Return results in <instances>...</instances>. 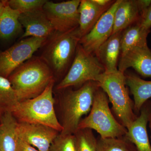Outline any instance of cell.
Segmentation results:
<instances>
[{"instance_id": "obj_1", "label": "cell", "mask_w": 151, "mask_h": 151, "mask_svg": "<svg viewBox=\"0 0 151 151\" xmlns=\"http://www.w3.org/2000/svg\"><path fill=\"white\" fill-rule=\"evenodd\" d=\"M19 102L37 97L45 90L54 76L40 57L32 56L8 77Z\"/></svg>"}, {"instance_id": "obj_2", "label": "cell", "mask_w": 151, "mask_h": 151, "mask_svg": "<svg viewBox=\"0 0 151 151\" xmlns=\"http://www.w3.org/2000/svg\"><path fill=\"white\" fill-rule=\"evenodd\" d=\"M55 80L42 93L32 99L21 101L11 111L18 122L42 124L62 132L63 127L57 118L54 108L53 89Z\"/></svg>"}, {"instance_id": "obj_3", "label": "cell", "mask_w": 151, "mask_h": 151, "mask_svg": "<svg viewBox=\"0 0 151 151\" xmlns=\"http://www.w3.org/2000/svg\"><path fill=\"white\" fill-rule=\"evenodd\" d=\"M81 38L78 27L66 32L55 31L47 39L40 57L54 76L61 75L69 69Z\"/></svg>"}, {"instance_id": "obj_4", "label": "cell", "mask_w": 151, "mask_h": 151, "mask_svg": "<svg viewBox=\"0 0 151 151\" xmlns=\"http://www.w3.org/2000/svg\"><path fill=\"white\" fill-rule=\"evenodd\" d=\"M99 87L97 82L91 81L76 90L65 91L62 100L63 130L60 134H75L82 117L90 112L94 93Z\"/></svg>"}, {"instance_id": "obj_5", "label": "cell", "mask_w": 151, "mask_h": 151, "mask_svg": "<svg viewBox=\"0 0 151 151\" xmlns=\"http://www.w3.org/2000/svg\"><path fill=\"white\" fill-rule=\"evenodd\" d=\"M96 82L108 96L113 112L120 123L128 129L138 116L134 111V101L130 98L125 73L118 70L110 73L104 72Z\"/></svg>"}, {"instance_id": "obj_6", "label": "cell", "mask_w": 151, "mask_h": 151, "mask_svg": "<svg viewBox=\"0 0 151 151\" xmlns=\"http://www.w3.org/2000/svg\"><path fill=\"white\" fill-rule=\"evenodd\" d=\"M109 102L107 94L99 87L94 93L91 110L86 117L81 119L78 130H95L103 139L125 136L127 129L113 116L109 107Z\"/></svg>"}, {"instance_id": "obj_7", "label": "cell", "mask_w": 151, "mask_h": 151, "mask_svg": "<svg viewBox=\"0 0 151 151\" xmlns=\"http://www.w3.org/2000/svg\"><path fill=\"white\" fill-rule=\"evenodd\" d=\"M104 72V67L96 56L87 52L78 44L70 68L56 89L62 90L71 86L81 87L89 81L96 82Z\"/></svg>"}, {"instance_id": "obj_8", "label": "cell", "mask_w": 151, "mask_h": 151, "mask_svg": "<svg viewBox=\"0 0 151 151\" xmlns=\"http://www.w3.org/2000/svg\"><path fill=\"white\" fill-rule=\"evenodd\" d=\"M47 38L29 37L22 39L8 49L0 52V76L8 78L24 63L42 47Z\"/></svg>"}, {"instance_id": "obj_9", "label": "cell", "mask_w": 151, "mask_h": 151, "mask_svg": "<svg viewBox=\"0 0 151 151\" xmlns=\"http://www.w3.org/2000/svg\"><path fill=\"white\" fill-rule=\"evenodd\" d=\"M81 0L55 3L47 1L43 10L55 31L64 32L79 26L78 7Z\"/></svg>"}, {"instance_id": "obj_10", "label": "cell", "mask_w": 151, "mask_h": 151, "mask_svg": "<svg viewBox=\"0 0 151 151\" xmlns=\"http://www.w3.org/2000/svg\"><path fill=\"white\" fill-rule=\"evenodd\" d=\"M122 1H115L91 30L81 38L79 44L87 52L94 55L99 47L112 35L115 12Z\"/></svg>"}, {"instance_id": "obj_11", "label": "cell", "mask_w": 151, "mask_h": 151, "mask_svg": "<svg viewBox=\"0 0 151 151\" xmlns=\"http://www.w3.org/2000/svg\"><path fill=\"white\" fill-rule=\"evenodd\" d=\"M59 134L58 131L45 125L18 122L19 139L39 151H49L52 143Z\"/></svg>"}, {"instance_id": "obj_12", "label": "cell", "mask_w": 151, "mask_h": 151, "mask_svg": "<svg viewBox=\"0 0 151 151\" xmlns=\"http://www.w3.org/2000/svg\"><path fill=\"white\" fill-rule=\"evenodd\" d=\"M151 3V0H122L115 12L112 34L140 21L143 12Z\"/></svg>"}, {"instance_id": "obj_13", "label": "cell", "mask_w": 151, "mask_h": 151, "mask_svg": "<svg viewBox=\"0 0 151 151\" xmlns=\"http://www.w3.org/2000/svg\"><path fill=\"white\" fill-rule=\"evenodd\" d=\"M130 68L144 78H151V50L148 45L134 47L120 55L118 70L125 73Z\"/></svg>"}, {"instance_id": "obj_14", "label": "cell", "mask_w": 151, "mask_h": 151, "mask_svg": "<svg viewBox=\"0 0 151 151\" xmlns=\"http://www.w3.org/2000/svg\"><path fill=\"white\" fill-rule=\"evenodd\" d=\"M151 102L148 100L143 105L137 118L127 129L124 137L132 142L137 151H151V143L147 130Z\"/></svg>"}, {"instance_id": "obj_15", "label": "cell", "mask_w": 151, "mask_h": 151, "mask_svg": "<svg viewBox=\"0 0 151 151\" xmlns=\"http://www.w3.org/2000/svg\"><path fill=\"white\" fill-rule=\"evenodd\" d=\"M19 20L25 29L21 39L29 37L47 38L55 31L43 9L22 13Z\"/></svg>"}, {"instance_id": "obj_16", "label": "cell", "mask_w": 151, "mask_h": 151, "mask_svg": "<svg viewBox=\"0 0 151 151\" xmlns=\"http://www.w3.org/2000/svg\"><path fill=\"white\" fill-rule=\"evenodd\" d=\"M122 32L112 34L94 54L103 65L105 73L114 72L118 70V61L121 53Z\"/></svg>"}, {"instance_id": "obj_17", "label": "cell", "mask_w": 151, "mask_h": 151, "mask_svg": "<svg viewBox=\"0 0 151 151\" xmlns=\"http://www.w3.org/2000/svg\"><path fill=\"white\" fill-rule=\"evenodd\" d=\"M113 4L103 6L97 4L94 0H81L78 7V29L81 38L91 30L100 17Z\"/></svg>"}, {"instance_id": "obj_18", "label": "cell", "mask_w": 151, "mask_h": 151, "mask_svg": "<svg viewBox=\"0 0 151 151\" xmlns=\"http://www.w3.org/2000/svg\"><path fill=\"white\" fill-rule=\"evenodd\" d=\"M126 83L134 97V111L139 116L144 104L151 98V81L134 73L125 74Z\"/></svg>"}, {"instance_id": "obj_19", "label": "cell", "mask_w": 151, "mask_h": 151, "mask_svg": "<svg viewBox=\"0 0 151 151\" xmlns=\"http://www.w3.org/2000/svg\"><path fill=\"white\" fill-rule=\"evenodd\" d=\"M18 122L12 113L6 111L0 122V151H16L17 145Z\"/></svg>"}, {"instance_id": "obj_20", "label": "cell", "mask_w": 151, "mask_h": 151, "mask_svg": "<svg viewBox=\"0 0 151 151\" xmlns=\"http://www.w3.org/2000/svg\"><path fill=\"white\" fill-rule=\"evenodd\" d=\"M6 4L0 15V39L8 40L19 34L22 31L19 20L21 13Z\"/></svg>"}, {"instance_id": "obj_21", "label": "cell", "mask_w": 151, "mask_h": 151, "mask_svg": "<svg viewBox=\"0 0 151 151\" xmlns=\"http://www.w3.org/2000/svg\"><path fill=\"white\" fill-rule=\"evenodd\" d=\"M150 32L141 26L139 22L124 29L121 38V55L134 47L148 45L147 38Z\"/></svg>"}, {"instance_id": "obj_22", "label": "cell", "mask_w": 151, "mask_h": 151, "mask_svg": "<svg viewBox=\"0 0 151 151\" xmlns=\"http://www.w3.org/2000/svg\"><path fill=\"white\" fill-rule=\"evenodd\" d=\"M15 90L8 78L0 76V108L4 112H11L19 103Z\"/></svg>"}, {"instance_id": "obj_23", "label": "cell", "mask_w": 151, "mask_h": 151, "mask_svg": "<svg viewBox=\"0 0 151 151\" xmlns=\"http://www.w3.org/2000/svg\"><path fill=\"white\" fill-rule=\"evenodd\" d=\"M97 151H137L135 146L125 137L97 139Z\"/></svg>"}, {"instance_id": "obj_24", "label": "cell", "mask_w": 151, "mask_h": 151, "mask_svg": "<svg viewBox=\"0 0 151 151\" xmlns=\"http://www.w3.org/2000/svg\"><path fill=\"white\" fill-rule=\"evenodd\" d=\"M77 151H97V139L90 129L78 130L75 134Z\"/></svg>"}, {"instance_id": "obj_25", "label": "cell", "mask_w": 151, "mask_h": 151, "mask_svg": "<svg viewBox=\"0 0 151 151\" xmlns=\"http://www.w3.org/2000/svg\"><path fill=\"white\" fill-rule=\"evenodd\" d=\"M46 0H9L7 4L11 8L21 13L29 12L43 9Z\"/></svg>"}, {"instance_id": "obj_26", "label": "cell", "mask_w": 151, "mask_h": 151, "mask_svg": "<svg viewBox=\"0 0 151 151\" xmlns=\"http://www.w3.org/2000/svg\"><path fill=\"white\" fill-rule=\"evenodd\" d=\"M49 151H77L75 135L60 133L52 143Z\"/></svg>"}, {"instance_id": "obj_27", "label": "cell", "mask_w": 151, "mask_h": 151, "mask_svg": "<svg viewBox=\"0 0 151 151\" xmlns=\"http://www.w3.org/2000/svg\"><path fill=\"white\" fill-rule=\"evenodd\" d=\"M141 26L146 29L151 28V3L149 6L144 11L139 22Z\"/></svg>"}, {"instance_id": "obj_28", "label": "cell", "mask_w": 151, "mask_h": 151, "mask_svg": "<svg viewBox=\"0 0 151 151\" xmlns=\"http://www.w3.org/2000/svg\"><path fill=\"white\" fill-rule=\"evenodd\" d=\"M16 151H39L37 149L21 139H18Z\"/></svg>"}, {"instance_id": "obj_29", "label": "cell", "mask_w": 151, "mask_h": 151, "mask_svg": "<svg viewBox=\"0 0 151 151\" xmlns=\"http://www.w3.org/2000/svg\"><path fill=\"white\" fill-rule=\"evenodd\" d=\"M6 4V1H0V15L2 13Z\"/></svg>"}, {"instance_id": "obj_30", "label": "cell", "mask_w": 151, "mask_h": 151, "mask_svg": "<svg viewBox=\"0 0 151 151\" xmlns=\"http://www.w3.org/2000/svg\"><path fill=\"white\" fill-rule=\"evenodd\" d=\"M148 124L149 129H150V140L151 143V110L150 112V114L148 117Z\"/></svg>"}, {"instance_id": "obj_31", "label": "cell", "mask_w": 151, "mask_h": 151, "mask_svg": "<svg viewBox=\"0 0 151 151\" xmlns=\"http://www.w3.org/2000/svg\"><path fill=\"white\" fill-rule=\"evenodd\" d=\"M4 113V112L0 108V122H1V119L2 116Z\"/></svg>"}]
</instances>
